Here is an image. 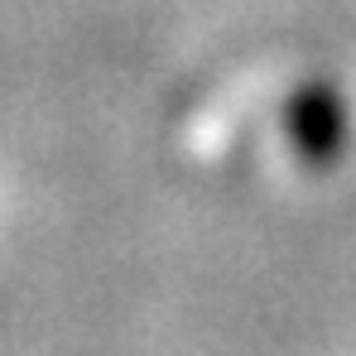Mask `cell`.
I'll return each mask as SVG.
<instances>
[{"label":"cell","instance_id":"1","mask_svg":"<svg viewBox=\"0 0 356 356\" xmlns=\"http://www.w3.org/2000/svg\"><path fill=\"white\" fill-rule=\"evenodd\" d=\"M284 130L289 145L308 169H337L352 140V120H347V102L332 82H303L294 97L284 102Z\"/></svg>","mask_w":356,"mask_h":356}]
</instances>
